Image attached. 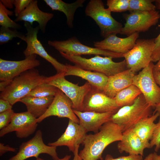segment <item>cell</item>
I'll list each match as a JSON object with an SVG mask.
<instances>
[{
  "label": "cell",
  "instance_id": "1f68e13d",
  "mask_svg": "<svg viewBox=\"0 0 160 160\" xmlns=\"http://www.w3.org/2000/svg\"><path fill=\"white\" fill-rule=\"evenodd\" d=\"M0 25L1 26L17 29L21 28L20 25L11 19L4 9V6L0 1Z\"/></svg>",
  "mask_w": 160,
  "mask_h": 160
},
{
  "label": "cell",
  "instance_id": "8fae6325",
  "mask_svg": "<svg viewBox=\"0 0 160 160\" xmlns=\"http://www.w3.org/2000/svg\"><path fill=\"white\" fill-rule=\"evenodd\" d=\"M160 18V14L156 10L135 11L125 15L126 22L120 34L129 36L135 33L145 32L156 25Z\"/></svg>",
  "mask_w": 160,
  "mask_h": 160
},
{
  "label": "cell",
  "instance_id": "74e56055",
  "mask_svg": "<svg viewBox=\"0 0 160 160\" xmlns=\"http://www.w3.org/2000/svg\"><path fill=\"white\" fill-rule=\"evenodd\" d=\"M12 105L8 100L0 98V113L12 109Z\"/></svg>",
  "mask_w": 160,
  "mask_h": 160
},
{
  "label": "cell",
  "instance_id": "8d00e7d4",
  "mask_svg": "<svg viewBox=\"0 0 160 160\" xmlns=\"http://www.w3.org/2000/svg\"><path fill=\"white\" fill-rule=\"evenodd\" d=\"M103 160H143V156L140 155H130L114 158L111 155L107 154Z\"/></svg>",
  "mask_w": 160,
  "mask_h": 160
},
{
  "label": "cell",
  "instance_id": "ab89813d",
  "mask_svg": "<svg viewBox=\"0 0 160 160\" xmlns=\"http://www.w3.org/2000/svg\"><path fill=\"white\" fill-rule=\"evenodd\" d=\"M0 1L6 8L11 9L14 6L15 0H1Z\"/></svg>",
  "mask_w": 160,
  "mask_h": 160
},
{
  "label": "cell",
  "instance_id": "ba28073f",
  "mask_svg": "<svg viewBox=\"0 0 160 160\" xmlns=\"http://www.w3.org/2000/svg\"><path fill=\"white\" fill-rule=\"evenodd\" d=\"M48 43L59 52H63L69 55L81 56L93 55L111 57L113 58L123 57V54L84 45L75 36L63 41L49 40Z\"/></svg>",
  "mask_w": 160,
  "mask_h": 160
},
{
  "label": "cell",
  "instance_id": "ffe728a7",
  "mask_svg": "<svg viewBox=\"0 0 160 160\" xmlns=\"http://www.w3.org/2000/svg\"><path fill=\"white\" fill-rule=\"evenodd\" d=\"M51 13L43 12L38 7V1L32 0L28 7L15 20L16 22L24 21L32 25L34 22L39 23L40 30L44 33L48 22L54 17Z\"/></svg>",
  "mask_w": 160,
  "mask_h": 160
},
{
  "label": "cell",
  "instance_id": "c3c4849f",
  "mask_svg": "<svg viewBox=\"0 0 160 160\" xmlns=\"http://www.w3.org/2000/svg\"><path fill=\"white\" fill-rule=\"evenodd\" d=\"M153 153H151L148 155L143 160H151L153 156Z\"/></svg>",
  "mask_w": 160,
  "mask_h": 160
},
{
  "label": "cell",
  "instance_id": "d590c367",
  "mask_svg": "<svg viewBox=\"0 0 160 160\" xmlns=\"http://www.w3.org/2000/svg\"><path fill=\"white\" fill-rule=\"evenodd\" d=\"M155 46L151 56V61L157 62L160 58V32L154 39Z\"/></svg>",
  "mask_w": 160,
  "mask_h": 160
},
{
  "label": "cell",
  "instance_id": "7a4b0ae2",
  "mask_svg": "<svg viewBox=\"0 0 160 160\" xmlns=\"http://www.w3.org/2000/svg\"><path fill=\"white\" fill-rule=\"evenodd\" d=\"M47 77L41 75L35 68L26 71L12 79L1 92L0 98L8 100L13 105L26 96L36 86L45 82Z\"/></svg>",
  "mask_w": 160,
  "mask_h": 160
},
{
  "label": "cell",
  "instance_id": "681fc988",
  "mask_svg": "<svg viewBox=\"0 0 160 160\" xmlns=\"http://www.w3.org/2000/svg\"><path fill=\"white\" fill-rule=\"evenodd\" d=\"M154 1L155 2L156 9L160 10V0H156Z\"/></svg>",
  "mask_w": 160,
  "mask_h": 160
},
{
  "label": "cell",
  "instance_id": "5b68a950",
  "mask_svg": "<svg viewBox=\"0 0 160 160\" xmlns=\"http://www.w3.org/2000/svg\"><path fill=\"white\" fill-rule=\"evenodd\" d=\"M111 12L108 8L105 7L101 0H90L85 9L86 15L95 21L104 38L112 34H120L123 28L121 24L112 17Z\"/></svg>",
  "mask_w": 160,
  "mask_h": 160
},
{
  "label": "cell",
  "instance_id": "9a60e30c",
  "mask_svg": "<svg viewBox=\"0 0 160 160\" xmlns=\"http://www.w3.org/2000/svg\"><path fill=\"white\" fill-rule=\"evenodd\" d=\"M52 116L67 118L79 124V120L73 112L71 102L58 89L48 109L42 116L37 119V122L40 123L45 118Z\"/></svg>",
  "mask_w": 160,
  "mask_h": 160
},
{
  "label": "cell",
  "instance_id": "44dd1931",
  "mask_svg": "<svg viewBox=\"0 0 160 160\" xmlns=\"http://www.w3.org/2000/svg\"><path fill=\"white\" fill-rule=\"evenodd\" d=\"M117 147L121 153L124 152L129 155L142 156L145 149L151 148L150 143L143 141L132 128L123 132L121 139L118 143Z\"/></svg>",
  "mask_w": 160,
  "mask_h": 160
},
{
  "label": "cell",
  "instance_id": "60d3db41",
  "mask_svg": "<svg viewBox=\"0 0 160 160\" xmlns=\"http://www.w3.org/2000/svg\"><path fill=\"white\" fill-rule=\"evenodd\" d=\"M153 74L156 82L157 84L160 86V71L153 69Z\"/></svg>",
  "mask_w": 160,
  "mask_h": 160
},
{
  "label": "cell",
  "instance_id": "d6a6232c",
  "mask_svg": "<svg viewBox=\"0 0 160 160\" xmlns=\"http://www.w3.org/2000/svg\"><path fill=\"white\" fill-rule=\"evenodd\" d=\"M151 148L155 146V152H157L160 149V122L156 124L152 137L150 141Z\"/></svg>",
  "mask_w": 160,
  "mask_h": 160
},
{
  "label": "cell",
  "instance_id": "f1b7e54d",
  "mask_svg": "<svg viewBox=\"0 0 160 160\" xmlns=\"http://www.w3.org/2000/svg\"><path fill=\"white\" fill-rule=\"evenodd\" d=\"M154 1L153 0H130L128 11L130 12L156 10V6L153 3Z\"/></svg>",
  "mask_w": 160,
  "mask_h": 160
},
{
  "label": "cell",
  "instance_id": "4dcf8cb0",
  "mask_svg": "<svg viewBox=\"0 0 160 160\" xmlns=\"http://www.w3.org/2000/svg\"><path fill=\"white\" fill-rule=\"evenodd\" d=\"M130 0H108L107 5L111 12H120L128 10Z\"/></svg>",
  "mask_w": 160,
  "mask_h": 160
},
{
  "label": "cell",
  "instance_id": "7dc6e473",
  "mask_svg": "<svg viewBox=\"0 0 160 160\" xmlns=\"http://www.w3.org/2000/svg\"><path fill=\"white\" fill-rule=\"evenodd\" d=\"M151 160H160V155H158L156 152H154Z\"/></svg>",
  "mask_w": 160,
  "mask_h": 160
},
{
  "label": "cell",
  "instance_id": "ee69618b",
  "mask_svg": "<svg viewBox=\"0 0 160 160\" xmlns=\"http://www.w3.org/2000/svg\"><path fill=\"white\" fill-rule=\"evenodd\" d=\"M155 110L154 113L158 112L159 114V119L158 122H160V102L156 105L154 107Z\"/></svg>",
  "mask_w": 160,
  "mask_h": 160
},
{
  "label": "cell",
  "instance_id": "cb8c5ba5",
  "mask_svg": "<svg viewBox=\"0 0 160 160\" xmlns=\"http://www.w3.org/2000/svg\"><path fill=\"white\" fill-rule=\"evenodd\" d=\"M52 10L63 12L66 17V23L68 27L73 28L74 16L76 10L83 7L85 0H77L71 3H68L61 0H44Z\"/></svg>",
  "mask_w": 160,
  "mask_h": 160
},
{
  "label": "cell",
  "instance_id": "4fadbf2b",
  "mask_svg": "<svg viewBox=\"0 0 160 160\" xmlns=\"http://www.w3.org/2000/svg\"><path fill=\"white\" fill-rule=\"evenodd\" d=\"M37 119L27 111L14 113L9 124L1 130L0 136L15 132L17 137L26 138L35 131L38 125Z\"/></svg>",
  "mask_w": 160,
  "mask_h": 160
},
{
  "label": "cell",
  "instance_id": "f546056e",
  "mask_svg": "<svg viewBox=\"0 0 160 160\" xmlns=\"http://www.w3.org/2000/svg\"><path fill=\"white\" fill-rule=\"evenodd\" d=\"M18 38L25 41V34L18 31L16 29L1 26L0 28V44L8 42L14 38Z\"/></svg>",
  "mask_w": 160,
  "mask_h": 160
},
{
  "label": "cell",
  "instance_id": "836d02e7",
  "mask_svg": "<svg viewBox=\"0 0 160 160\" xmlns=\"http://www.w3.org/2000/svg\"><path fill=\"white\" fill-rule=\"evenodd\" d=\"M14 113L12 109L0 113V130L6 127L9 124Z\"/></svg>",
  "mask_w": 160,
  "mask_h": 160
},
{
  "label": "cell",
  "instance_id": "f6af8a7d",
  "mask_svg": "<svg viewBox=\"0 0 160 160\" xmlns=\"http://www.w3.org/2000/svg\"><path fill=\"white\" fill-rule=\"evenodd\" d=\"M71 157V155H66L64 156L63 158L59 159L58 160H70ZM36 160H44L43 159L38 157V158L36 159Z\"/></svg>",
  "mask_w": 160,
  "mask_h": 160
},
{
  "label": "cell",
  "instance_id": "277c9868",
  "mask_svg": "<svg viewBox=\"0 0 160 160\" xmlns=\"http://www.w3.org/2000/svg\"><path fill=\"white\" fill-rule=\"evenodd\" d=\"M152 108L147 103L142 94L133 104L120 108L112 115L110 121L119 126L124 132L151 115Z\"/></svg>",
  "mask_w": 160,
  "mask_h": 160
},
{
  "label": "cell",
  "instance_id": "484cf974",
  "mask_svg": "<svg viewBox=\"0 0 160 160\" xmlns=\"http://www.w3.org/2000/svg\"><path fill=\"white\" fill-rule=\"evenodd\" d=\"M159 116V113L156 112L141 120L132 128L141 139L146 143H149L156 126L154 121Z\"/></svg>",
  "mask_w": 160,
  "mask_h": 160
},
{
  "label": "cell",
  "instance_id": "603a6c76",
  "mask_svg": "<svg viewBox=\"0 0 160 160\" xmlns=\"http://www.w3.org/2000/svg\"><path fill=\"white\" fill-rule=\"evenodd\" d=\"M65 76L72 75L79 77L87 81L92 87L103 91L108 77L100 73L83 69L76 65L66 64Z\"/></svg>",
  "mask_w": 160,
  "mask_h": 160
},
{
  "label": "cell",
  "instance_id": "83f0119b",
  "mask_svg": "<svg viewBox=\"0 0 160 160\" xmlns=\"http://www.w3.org/2000/svg\"><path fill=\"white\" fill-rule=\"evenodd\" d=\"M58 89L45 82L36 86L26 96L38 97L54 96Z\"/></svg>",
  "mask_w": 160,
  "mask_h": 160
},
{
  "label": "cell",
  "instance_id": "e575fe53",
  "mask_svg": "<svg viewBox=\"0 0 160 160\" xmlns=\"http://www.w3.org/2000/svg\"><path fill=\"white\" fill-rule=\"evenodd\" d=\"M31 1L32 0H15L14 12L15 15L16 17L28 7Z\"/></svg>",
  "mask_w": 160,
  "mask_h": 160
},
{
  "label": "cell",
  "instance_id": "f35d334b",
  "mask_svg": "<svg viewBox=\"0 0 160 160\" xmlns=\"http://www.w3.org/2000/svg\"><path fill=\"white\" fill-rule=\"evenodd\" d=\"M16 149L10 147L9 145H5L2 143H0V156H1L5 153L11 151L15 152Z\"/></svg>",
  "mask_w": 160,
  "mask_h": 160
},
{
  "label": "cell",
  "instance_id": "f907efd6",
  "mask_svg": "<svg viewBox=\"0 0 160 160\" xmlns=\"http://www.w3.org/2000/svg\"></svg>",
  "mask_w": 160,
  "mask_h": 160
},
{
  "label": "cell",
  "instance_id": "7402d4cb",
  "mask_svg": "<svg viewBox=\"0 0 160 160\" xmlns=\"http://www.w3.org/2000/svg\"><path fill=\"white\" fill-rule=\"evenodd\" d=\"M135 73L130 69H127L108 77L103 92L108 97L113 98L119 92L132 84Z\"/></svg>",
  "mask_w": 160,
  "mask_h": 160
},
{
  "label": "cell",
  "instance_id": "8992f818",
  "mask_svg": "<svg viewBox=\"0 0 160 160\" xmlns=\"http://www.w3.org/2000/svg\"><path fill=\"white\" fill-rule=\"evenodd\" d=\"M65 76L64 72L57 73L47 77L45 82L62 91L71 102L73 110L81 111L84 98L92 86L87 81L79 86L67 80Z\"/></svg>",
  "mask_w": 160,
  "mask_h": 160
},
{
  "label": "cell",
  "instance_id": "d4e9b609",
  "mask_svg": "<svg viewBox=\"0 0 160 160\" xmlns=\"http://www.w3.org/2000/svg\"><path fill=\"white\" fill-rule=\"evenodd\" d=\"M54 96L38 97L26 96L20 102L26 106L27 111L37 119L47 111L52 102Z\"/></svg>",
  "mask_w": 160,
  "mask_h": 160
},
{
  "label": "cell",
  "instance_id": "bcb514c9",
  "mask_svg": "<svg viewBox=\"0 0 160 160\" xmlns=\"http://www.w3.org/2000/svg\"><path fill=\"white\" fill-rule=\"evenodd\" d=\"M153 69L156 71H160V58L157 63L154 65Z\"/></svg>",
  "mask_w": 160,
  "mask_h": 160
},
{
  "label": "cell",
  "instance_id": "3957f363",
  "mask_svg": "<svg viewBox=\"0 0 160 160\" xmlns=\"http://www.w3.org/2000/svg\"><path fill=\"white\" fill-rule=\"evenodd\" d=\"M60 53L63 57L75 65L85 70L102 73L108 77L127 69L125 60L116 62L113 61L112 57H109L96 55L87 58L81 56L69 55L62 52Z\"/></svg>",
  "mask_w": 160,
  "mask_h": 160
},
{
  "label": "cell",
  "instance_id": "52a82bcc",
  "mask_svg": "<svg viewBox=\"0 0 160 160\" xmlns=\"http://www.w3.org/2000/svg\"><path fill=\"white\" fill-rule=\"evenodd\" d=\"M154 46V39H137L133 47L123 55L127 69L135 73L147 66Z\"/></svg>",
  "mask_w": 160,
  "mask_h": 160
},
{
  "label": "cell",
  "instance_id": "30bf717a",
  "mask_svg": "<svg viewBox=\"0 0 160 160\" xmlns=\"http://www.w3.org/2000/svg\"><path fill=\"white\" fill-rule=\"evenodd\" d=\"M24 26L27 31L25 40L26 47L23 52L25 58L33 55H37L50 63L56 70L57 73L64 72L66 66L59 62L50 55L45 50L37 38V34L40 28L39 25L33 27L30 24L24 22Z\"/></svg>",
  "mask_w": 160,
  "mask_h": 160
},
{
  "label": "cell",
  "instance_id": "ac0fdd59",
  "mask_svg": "<svg viewBox=\"0 0 160 160\" xmlns=\"http://www.w3.org/2000/svg\"><path fill=\"white\" fill-rule=\"evenodd\" d=\"M86 133L79 124L69 119L64 133L56 141L49 143L48 145L55 147L65 146L73 153L76 146L82 144Z\"/></svg>",
  "mask_w": 160,
  "mask_h": 160
},
{
  "label": "cell",
  "instance_id": "b9f144b4",
  "mask_svg": "<svg viewBox=\"0 0 160 160\" xmlns=\"http://www.w3.org/2000/svg\"><path fill=\"white\" fill-rule=\"evenodd\" d=\"M12 80H7L0 82V91L1 92L4 91L5 88L11 82Z\"/></svg>",
  "mask_w": 160,
  "mask_h": 160
},
{
  "label": "cell",
  "instance_id": "5bb4252c",
  "mask_svg": "<svg viewBox=\"0 0 160 160\" xmlns=\"http://www.w3.org/2000/svg\"><path fill=\"white\" fill-rule=\"evenodd\" d=\"M120 108L113 98L106 95L103 91L92 87L84 98L81 111L116 112Z\"/></svg>",
  "mask_w": 160,
  "mask_h": 160
},
{
  "label": "cell",
  "instance_id": "9c48e42d",
  "mask_svg": "<svg viewBox=\"0 0 160 160\" xmlns=\"http://www.w3.org/2000/svg\"><path fill=\"white\" fill-rule=\"evenodd\" d=\"M154 65L153 62H150L147 66L135 75L132 82L140 90L147 103L152 107L160 102V87L153 77Z\"/></svg>",
  "mask_w": 160,
  "mask_h": 160
},
{
  "label": "cell",
  "instance_id": "2e32d148",
  "mask_svg": "<svg viewBox=\"0 0 160 160\" xmlns=\"http://www.w3.org/2000/svg\"><path fill=\"white\" fill-rule=\"evenodd\" d=\"M36 55L29 56L19 61L7 60L0 59V81L12 80L28 70L39 66V60Z\"/></svg>",
  "mask_w": 160,
  "mask_h": 160
},
{
  "label": "cell",
  "instance_id": "6da1fadb",
  "mask_svg": "<svg viewBox=\"0 0 160 160\" xmlns=\"http://www.w3.org/2000/svg\"><path fill=\"white\" fill-rule=\"evenodd\" d=\"M123 132L119 126L111 121L105 123L98 132L86 135L79 156L82 160H103L102 155L105 149L111 143L120 141Z\"/></svg>",
  "mask_w": 160,
  "mask_h": 160
},
{
  "label": "cell",
  "instance_id": "e0dca14e",
  "mask_svg": "<svg viewBox=\"0 0 160 160\" xmlns=\"http://www.w3.org/2000/svg\"><path fill=\"white\" fill-rule=\"evenodd\" d=\"M116 34H111L101 41L94 42L95 47L122 54H124L134 47L139 36V33H134L125 38H120Z\"/></svg>",
  "mask_w": 160,
  "mask_h": 160
},
{
  "label": "cell",
  "instance_id": "7bdbcfd3",
  "mask_svg": "<svg viewBox=\"0 0 160 160\" xmlns=\"http://www.w3.org/2000/svg\"><path fill=\"white\" fill-rule=\"evenodd\" d=\"M79 147V145H77L73 153L74 156L73 160H82L79 155L78 151Z\"/></svg>",
  "mask_w": 160,
  "mask_h": 160
},
{
  "label": "cell",
  "instance_id": "7c38bea8",
  "mask_svg": "<svg viewBox=\"0 0 160 160\" xmlns=\"http://www.w3.org/2000/svg\"><path fill=\"white\" fill-rule=\"evenodd\" d=\"M56 149L57 147L47 145L44 143L42 132L38 130L33 137L21 144L17 154L8 160H25L33 157L37 159L42 153L48 154L54 160H58L60 159Z\"/></svg>",
  "mask_w": 160,
  "mask_h": 160
},
{
  "label": "cell",
  "instance_id": "4316f807",
  "mask_svg": "<svg viewBox=\"0 0 160 160\" xmlns=\"http://www.w3.org/2000/svg\"><path fill=\"white\" fill-rule=\"evenodd\" d=\"M141 94L139 89L132 84L119 92L113 99L117 106L121 108L133 104L136 98Z\"/></svg>",
  "mask_w": 160,
  "mask_h": 160
},
{
  "label": "cell",
  "instance_id": "d6986e66",
  "mask_svg": "<svg viewBox=\"0 0 160 160\" xmlns=\"http://www.w3.org/2000/svg\"><path fill=\"white\" fill-rule=\"evenodd\" d=\"M73 110L79 120V124L86 132L92 131L95 133L99 131L104 124L110 121L112 115L116 112L98 113Z\"/></svg>",
  "mask_w": 160,
  "mask_h": 160
}]
</instances>
